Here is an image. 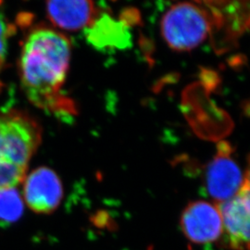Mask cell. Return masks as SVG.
Listing matches in <instances>:
<instances>
[{"label": "cell", "instance_id": "cell-1", "mask_svg": "<svg viewBox=\"0 0 250 250\" xmlns=\"http://www.w3.org/2000/svg\"><path fill=\"white\" fill-rule=\"evenodd\" d=\"M72 57L69 38L49 27L31 31L20 59L21 87L37 107L59 118H72L75 107L62 94Z\"/></svg>", "mask_w": 250, "mask_h": 250}, {"label": "cell", "instance_id": "cell-2", "mask_svg": "<svg viewBox=\"0 0 250 250\" xmlns=\"http://www.w3.org/2000/svg\"><path fill=\"white\" fill-rule=\"evenodd\" d=\"M42 141V129L22 111H0V191L16 188Z\"/></svg>", "mask_w": 250, "mask_h": 250}, {"label": "cell", "instance_id": "cell-3", "mask_svg": "<svg viewBox=\"0 0 250 250\" xmlns=\"http://www.w3.org/2000/svg\"><path fill=\"white\" fill-rule=\"evenodd\" d=\"M211 26V20L206 10L193 3L180 2L164 14L161 35L173 50L189 51L205 41Z\"/></svg>", "mask_w": 250, "mask_h": 250}, {"label": "cell", "instance_id": "cell-4", "mask_svg": "<svg viewBox=\"0 0 250 250\" xmlns=\"http://www.w3.org/2000/svg\"><path fill=\"white\" fill-rule=\"evenodd\" d=\"M250 170L238 192L218 204L222 217L223 247L231 250H250Z\"/></svg>", "mask_w": 250, "mask_h": 250}, {"label": "cell", "instance_id": "cell-5", "mask_svg": "<svg viewBox=\"0 0 250 250\" xmlns=\"http://www.w3.org/2000/svg\"><path fill=\"white\" fill-rule=\"evenodd\" d=\"M248 170L243 173L239 164L232 158L230 146L221 144L206 170V189L213 202L220 204L233 197L241 188Z\"/></svg>", "mask_w": 250, "mask_h": 250}, {"label": "cell", "instance_id": "cell-6", "mask_svg": "<svg viewBox=\"0 0 250 250\" xmlns=\"http://www.w3.org/2000/svg\"><path fill=\"white\" fill-rule=\"evenodd\" d=\"M180 225L188 240L197 245L219 241L223 233L221 212L214 202L198 200L189 203L182 213Z\"/></svg>", "mask_w": 250, "mask_h": 250}, {"label": "cell", "instance_id": "cell-7", "mask_svg": "<svg viewBox=\"0 0 250 250\" xmlns=\"http://www.w3.org/2000/svg\"><path fill=\"white\" fill-rule=\"evenodd\" d=\"M23 200L38 214H50L61 205L63 198L62 180L53 170L39 167L23 179Z\"/></svg>", "mask_w": 250, "mask_h": 250}, {"label": "cell", "instance_id": "cell-8", "mask_svg": "<svg viewBox=\"0 0 250 250\" xmlns=\"http://www.w3.org/2000/svg\"><path fill=\"white\" fill-rule=\"evenodd\" d=\"M46 14L55 26L67 32L88 29L97 19L93 0H46Z\"/></svg>", "mask_w": 250, "mask_h": 250}, {"label": "cell", "instance_id": "cell-9", "mask_svg": "<svg viewBox=\"0 0 250 250\" xmlns=\"http://www.w3.org/2000/svg\"><path fill=\"white\" fill-rule=\"evenodd\" d=\"M88 29L90 30L88 38L94 45L99 46L118 45V38L123 41V28L108 17L99 21L96 19Z\"/></svg>", "mask_w": 250, "mask_h": 250}, {"label": "cell", "instance_id": "cell-10", "mask_svg": "<svg viewBox=\"0 0 250 250\" xmlns=\"http://www.w3.org/2000/svg\"><path fill=\"white\" fill-rule=\"evenodd\" d=\"M23 200L16 188L0 191V223L12 224L22 216Z\"/></svg>", "mask_w": 250, "mask_h": 250}, {"label": "cell", "instance_id": "cell-11", "mask_svg": "<svg viewBox=\"0 0 250 250\" xmlns=\"http://www.w3.org/2000/svg\"><path fill=\"white\" fill-rule=\"evenodd\" d=\"M13 34V26L0 11V69L5 62L9 40Z\"/></svg>", "mask_w": 250, "mask_h": 250}, {"label": "cell", "instance_id": "cell-12", "mask_svg": "<svg viewBox=\"0 0 250 250\" xmlns=\"http://www.w3.org/2000/svg\"><path fill=\"white\" fill-rule=\"evenodd\" d=\"M197 1H204V2H212L213 0H197Z\"/></svg>", "mask_w": 250, "mask_h": 250}]
</instances>
